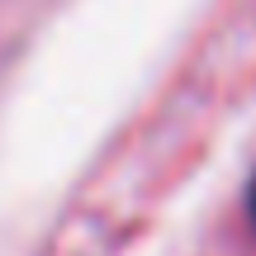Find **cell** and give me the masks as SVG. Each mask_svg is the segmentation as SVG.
<instances>
[{
  "label": "cell",
  "mask_w": 256,
  "mask_h": 256,
  "mask_svg": "<svg viewBox=\"0 0 256 256\" xmlns=\"http://www.w3.org/2000/svg\"><path fill=\"white\" fill-rule=\"evenodd\" d=\"M252 209H256V190H252Z\"/></svg>",
  "instance_id": "1"
}]
</instances>
